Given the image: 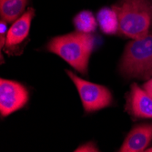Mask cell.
<instances>
[{
	"label": "cell",
	"instance_id": "1",
	"mask_svg": "<svg viewBox=\"0 0 152 152\" xmlns=\"http://www.w3.org/2000/svg\"><path fill=\"white\" fill-rule=\"evenodd\" d=\"M94 44L95 37L92 33L77 31L54 37L50 40L48 49L58 55L79 73L85 74Z\"/></svg>",
	"mask_w": 152,
	"mask_h": 152
},
{
	"label": "cell",
	"instance_id": "2",
	"mask_svg": "<svg viewBox=\"0 0 152 152\" xmlns=\"http://www.w3.org/2000/svg\"><path fill=\"white\" fill-rule=\"evenodd\" d=\"M118 18V31L128 37L137 39L148 34L152 26L151 0H121L114 6Z\"/></svg>",
	"mask_w": 152,
	"mask_h": 152
},
{
	"label": "cell",
	"instance_id": "3",
	"mask_svg": "<svg viewBox=\"0 0 152 152\" xmlns=\"http://www.w3.org/2000/svg\"><path fill=\"white\" fill-rule=\"evenodd\" d=\"M122 73L129 77H152V33L128 44L121 61Z\"/></svg>",
	"mask_w": 152,
	"mask_h": 152
},
{
	"label": "cell",
	"instance_id": "4",
	"mask_svg": "<svg viewBox=\"0 0 152 152\" xmlns=\"http://www.w3.org/2000/svg\"><path fill=\"white\" fill-rule=\"evenodd\" d=\"M66 73L77 88L85 111H96L111 104L112 96L107 88L82 79L71 71Z\"/></svg>",
	"mask_w": 152,
	"mask_h": 152
},
{
	"label": "cell",
	"instance_id": "5",
	"mask_svg": "<svg viewBox=\"0 0 152 152\" xmlns=\"http://www.w3.org/2000/svg\"><path fill=\"white\" fill-rule=\"evenodd\" d=\"M28 100V91L20 83L1 78L0 112L3 117L22 108Z\"/></svg>",
	"mask_w": 152,
	"mask_h": 152
},
{
	"label": "cell",
	"instance_id": "6",
	"mask_svg": "<svg viewBox=\"0 0 152 152\" xmlns=\"http://www.w3.org/2000/svg\"><path fill=\"white\" fill-rule=\"evenodd\" d=\"M127 107L129 112L137 118H152V96L137 84L131 86Z\"/></svg>",
	"mask_w": 152,
	"mask_h": 152
},
{
	"label": "cell",
	"instance_id": "7",
	"mask_svg": "<svg viewBox=\"0 0 152 152\" xmlns=\"http://www.w3.org/2000/svg\"><path fill=\"white\" fill-rule=\"evenodd\" d=\"M35 16L33 8H28L26 12L13 23L6 36V47L12 48L19 45L28 36L31 21Z\"/></svg>",
	"mask_w": 152,
	"mask_h": 152
},
{
	"label": "cell",
	"instance_id": "8",
	"mask_svg": "<svg viewBox=\"0 0 152 152\" xmlns=\"http://www.w3.org/2000/svg\"><path fill=\"white\" fill-rule=\"evenodd\" d=\"M152 140V125H141L135 128L127 137L120 148L121 152L144 151Z\"/></svg>",
	"mask_w": 152,
	"mask_h": 152
},
{
	"label": "cell",
	"instance_id": "9",
	"mask_svg": "<svg viewBox=\"0 0 152 152\" xmlns=\"http://www.w3.org/2000/svg\"><path fill=\"white\" fill-rule=\"evenodd\" d=\"M26 5V0H0V15L7 23L15 22L20 18Z\"/></svg>",
	"mask_w": 152,
	"mask_h": 152
},
{
	"label": "cell",
	"instance_id": "10",
	"mask_svg": "<svg viewBox=\"0 0 152 152\" xmlns=\"http://www.w3.org/2000/svg\"><path fill=\"white\" fill-rule=\"evenodd\" d=\"M98 21L101 30L108 35L115 34L118 30V18L114 8L104 7L98 13Z\"/></svg>",
	"mask_w": 152,
	"mask_h": 152
},
{
	"label": "cell",
	"instance_id": "11",
	"mask_svg": "<svg viewBox=\"0 0 152 152\" xmlns=\"http://www.w3.org/2000/svg\"><path fill=\"white\" fill-rule=\"evenodd\" d=\"M74 25L79 32L92 33L96 30V20L90 11H82L75 17Z\"/></svg>",
	"mask_w": 152,
	"mask_h": 152
},
{
	"label": "cell",
	"instance_id": "12",
	"mask_svg": "<svg viewBox=\"0 0 152 152\" xmlns=\"http://www.w3.org/2000/svg\"><path fill=\"white\" fill-rule=\"evenodd\" d=\"M76 151H99L93 144L88 143L87 145H83L80 148H78Z\"/></svg>",
	"mask_w": 152,
	"mask_h": 152
},
{
	"label": "cell",
	"instance_id": "13",
	"mask_svg": "<svg viewBox=\"0 0 152 152\" xmlns=\"http://www.w3.org/2000/svg\"><path fill=\"white\" fill-rule=\"evenodd\" d=\"M142 88H143L145 91H147V92L152 96V78L149 79L148 82L145 83V84L143 85V87H142Z\"/></svg>",
	"mask_w": 152,
	"mask_h": 152
},
{
	"label": "cell",
	"instance_id": "14",
	"mask_svg": "<svg viewBox=\"0 0 152 152\" xmlns=\"http://www.w3.org/2000/svg\"><path fill=\"white\" fill-rule=\"evenodd\" d=\"M0 26H1V30H0V34H1V37H5V32H7V22L1 19V22H0Z\"/></svg>",
	"mask_w": 152,
	"mask_h": 152
},
{
	"label": "cell",
	"instance_id": "15",
	"mask_svg": "<svg viewBox=\"0 0 152 152\" xmlns=\"http://www.w3.org/2000/svg\"><path fill=\"white\" fill-rule=\"evenodd\" d=\"M145 151H148V152H152V148H148L147 150H145Z\"/></svg>",
	"mask_w": 152,
	"mask_h": 152
}]
</instances>
